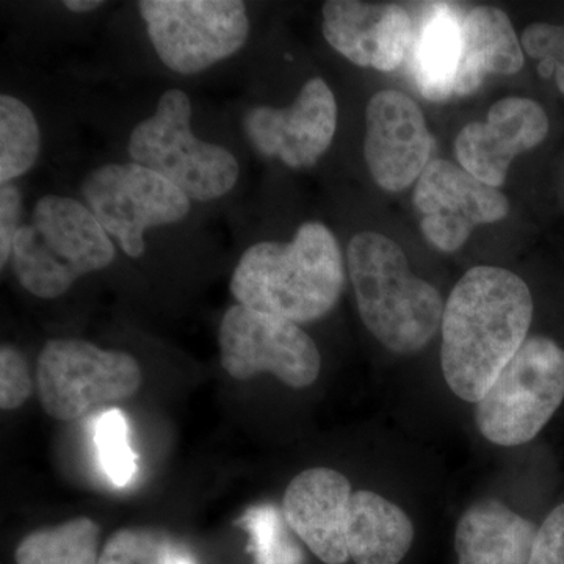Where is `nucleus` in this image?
<instances>
[{"instance_id": "f257e3e1", "label": "nucleus", "mask_w": 564, "mask_h": 564, "mask_svg": "<svg viewBox=\"0 0 564 564\" xmlns=\"http://www.w3.org/2000/svg\"><path fill=\"white\" fill-rule=\"evenodd\" d=\"M529 285L502 267L478 265L456 282L444 306L441 366L445 383L477 403L527 340L533 321Z\"/></svg>"}, {"instance_id": "f03ea898", "label": "nucleus", "mask_w": 564, "mask_h": 564, "mask_svg": "<svg viewBox=\"0 0 564 564\" xmlns=\"http://www.w3.org/2000/svg\"><path fill=\"white\" fill-rule=\"evenodd\" d=\"M344 285V254L336 236L323 223L307 221L291 242L248 248L229 288L242 306L300 325L332 313Z\"/></svg>"}, {"instance_id": "7ed1b4c3", "label": "nucleus", "mask_w": 564, "mask_h": 564, "mask_svg": "<svg viewBox=\"0 0 564 564\" xmlns=\"http://www.w3.org/2000/svg\"><path fill=\"white\" fill-rule=\"evenodd\" d=\"M347 269L362 323L375 339L399 355L423 350L443 325L444 300L411 272L399 243L380 232L352 236Z\"/></svg>"}, {"instance_id": "20e7f679", "label": "nucleus", "mask_w": 564, "mask_h": 564, "mask_svg": "<svg viewBox=\"0 0 564 564\" xmlns=\"http://www.w3.org/2000/svg\"><path fill=\"white\" fill-rule=\"evenodd\" d=\"M117 258L113 240L79 199L41 196L14 239L11 267L21 288L54 300Z\"/></svg>"}, {"instance_id": "39448f33", "label": "nucleus", "mask_w": 564, "mask_h": 564, "mask_svg": "<svg viewBox=\"0 0 564 564\" xmlns=\"http://www.w3.org/2000/svg\"><path fill=\"white\" fill-rule=\"evenodd\" d=\"M192 99L180 88L159 98L154 113L129 137L131 162L172 182L191 199L215 202L236 187L240 165L220 144L199 140L192 131Z\"/></svg>"}, {"instance_id": "423d86ee", "label": "nucleus", "mask_w": 564, "mask_h": 564, "mask_svg": "<svg viewBox=\"0 0 564 564\" xmlns=\"http://www.w3.org/2000/svg\"><path fill=\"white\" fill-rule=\"evenodd\" d=\"M564 400V348L545 336L527 337L477 402L475 421L489 443L516 447L532 441Z\"/></svg>"}, {"instance_id": "0eeeda50", "label": "nucleus", "mask_w": 564, "mask_h": 564, "mask_svg": "<svg viewBox=\"0 0 564 564\" xmlns=\"http://www.w3.org/2000/svg\"><path fill=\"white\" fill-rule=\"evenodd\" d=\"M143 383L140 364L124 351L102 350L84 339H51L36 364L44 413L79 421L107 403L131 399Z\"/></svg>"}, {"instance_id": "6e6552de", "label": "nucleus", "mask_w": 564, "mask_h": 564, "mask_svg": "<svg viewBox=\"0 0 564 564\" xmlns=\"http://www.w3.org/2000/svg\"><path fill=\"white\" fill-rule=\"evenodd\" d=\"M137 6L155 54L182 76L232 57L250 36L240 0H141Z\"/></svg>"}, {"instance_id": "1a4fd4ad", "label": "nucleus", "mask_w": 564, "mask_h": 564, "mask_svg": "<svg viewBox=\"0 0 564 564\" xmlns=\"http://www.w3.org/2000/svg\"><path fill=\"white\" fill-rule=\"evenodd\" d=\"M80 193L111 240L133 259L147 250L144 237L151 228L176 225L192 210V199L176 185L133 162L93 170Z\"/></svg>"}, {"instance_id": "9d476101", "label": "nucleus", "mask_w": 564, "mask_h": 564, "mask_svg": "<svg viewBox=\"0 0 564 564\" xmlns=\"http://www.w3.org/2000/svg\"><path fill=\"white\" fill-rule=\"evenodd\" d=\"M218 345L223 369L236 380L270 373L293 389H303L321 373V351L300 325L239 303L223 315Z\"/></svg>"}, {"instance_id": "9b49d317", "label": "nucleus", "mask_w": 564, "mask_h": 564, "mask_svg": "<svg viewBox=\"0 0 564 564\" xmlns=\"http://www.w3.org/2000/svg\"><path fill=\"white\" fill-rule=\"evenodd\" d=\"M413 203L426 242L443 252L459 250L475 228L502 221L510 202L462 165L434 159L415 182Z\"/></svg>"}, {"instance_id": "f8f14e48", "label": "nucleus", "mask_w": 564, "mask_h": 564, "mask_svg": "<svg viewBox=\"0 0 564 564\" xmlns=\"http://www.w3.org/2000/svg\"><path fill=\"white\" fill-rule=\"evenodd\" d=\"M243 129L263 158L278 159L293 170L311 169L336 135V96L322 77H314L291 107H251L245 113Z\"/></svg>"}, {"instance_id": "ddd939ff", "label": "nucleus", "mask_w": 564, "mask_h": 564, "mask_svg": "<svg viewBox=\"0 0 564 564\" xmlns=\"http://www.w3.org/2000/svg\"><path fill=\"white\" fill-rule=\"evenodd\" d=\"M433 135L421 107L402 91H378L366 107L364 158L370 176L386 192L415 184L432 162Z\"/></svg>"}, {"instance_id": "4468645a", "label": "nucleus", "mask_w": 564, "mask_h": 564, "mask_svg": "<svg viewBox=\"0 0 564 564\" xmlns=\"http://www.w3.org/2000/svg\"><path fill=\"white\" fill-rule=\"evenodd\" d=\"M322 18L329 46L361 68L397 69L414 44V22L400 3L328 0Z\"/></svg>"}, {"instance_id": "2eb2a0df", "label": "nucleus", "mask_w": 564, "mask_h": 564, "mask_svg": "<svg viewBox=\"0 0 564 564\" xmlns=\"http://www.w3.org/2000/svg\"><path fill=\"white\" fill-rule=\"evenodd\" d=\"M543 107L530 98L507 96L484 121L464 126L455 139L458 165L485 184L500 188L518 155L540 147L549 133Z\"/></svg>"}, {"instance_id": "dca6fc26", "label": "nucleus", "mask_w": 564, "mask_h": 564, "mask_svg": "<svg viewBox=\"0 0 564 564\" xmlns=\"http://www.w3.org/2000/svg\"><path fill=\"white\" fill-rule=\"evenodd\" d=\"M352 492L348 478L328 467L304 470L285 489V521L323 563L350 562L345 533Z\"/></svg>"}, {"instance_id": "f3484780", "label": "nucleus", "mask_w": 564, "mask_h": 564, "mask_svg": "<svg viewBox=\"0 0 564 564\" xmlns=\"http://www.w3.org/2000/svg\"><path fill=\"white\" fill-rule=\"evenodd\" d=\"M538 529L499 500H480L456 525L458 563L530 564Z\"/></svg>"}, {"instance_id": "a211bd4d", "label": "nucleus", "mask_w": 564, "mask_h": 564, "mask_svg": "<svg viewBox=\"0 0 564 564\" xmlns=\"http://www.w3.org/2000/svg\"><path fill=\"white\" fill-rule=\"evenodd\" d=\"M525 63L510 18L497 7H474L463 14V57L455 96L474 95L489 74L513 76Z\"/></svg>"}, {"instance_id": "6ab92c4d", "label": "nucleus", "mask_w": 564, "mask_h": 564, "mask_svg": "<svg viewBox=\"0 0 564 564\" xmlns=\"http://www.w3.org/2000/svg\"><path fill=\"white\" fill-rule=\"evenodd\" d=\"M463 57V14L452 3H430L415 32L413 74L423 98L433 102L455 96Z\"/></svg>"}, {"instance_id": "aec40b11", "label": "nucleus", "mask_w": 564, "mask_h": 564, "mask_svg": "<svg viewBox=\"0 0 564 564\" xmlns=\"http://www.w3.org/2000/svg\"><path fill=\"white\" fill-rule=\"evenodd\" d=\"M345 540L356 564H399L413 544L414 525L402 508L380 494L355 491Z\"/></svg>"}, {"instance_id": "412c9836", "label": "nucleus", "mask_w": 564, "mask_h": 564, "mask_svg": "<svg viewBox=\"0 0 564 564\" xmlns=\"http://www.w3.org/2000/svg\"><path fill=\"white\" fill-rule=\"evenodd\" d=\"M101 530L90 518L29 533L17 549V564H98Z\"/></svg>"}, {"instance_id": "4be33fe9", "label": "nucleus", "mask_w": 564, "mask_h": 564, "mask_svg": "<svg viewBox=\"0 0 564 564\" xmlns=\"http://www.w3.org/2000/svg\"><path fill=\"white\" fill-rule=\"evenodd\" d=\"M41 154V129L35 115L17 96H0V185L31 172Z\"/></svg>"}, {"instance_id": "5701e85b", "label": "nucleus", "mask_w": 564, "mask_h": 564, "mask_svg": "<svg viewBox=\"0 0 564 564\" xmlns=\"http://www.w3.org/2000/svg\"><path fill=\"white\" fill-rule=\"evenodd\" d=\"M242 524L250 533L256 563L302 564V551L293 541L282 510L273 505H259L243 516Z\"/></svg>"}, {"instance_id": "b1692460", "label": "nucleus", "mask_w": 564, "mask_h": 564, "mask_svg": "<svg viewBox=\"0 0 564 564\" xmlns=\"http://www.w3.org/2000/svg\"><path fill=\"white\" fill-rule=\"evenodd\" d=\"M180 545L151 527H128L111 534L98 564H174Z\"/></svg>"}, {"instance_id": "393cba45", "label": "nucleus", "mask_w": 564, "mask_h": 564, "mask_svg": "<svg viewBox=\"0 0 564 564\" xmlns=\"http://www.w3.org/2000/svg\"><path fill=\"white\" fill-rule=\"evenodd\" d=\"M99 464L115 486H128L137 474V455L129 444V426L117 410L106 411L93 426Z\"/></svg>"}, {"instance_id": "a878e982", "label": "nucleus", "mask_w": 564, "mask_h": 564, "mask_svg": "<svg viewBox=\"0 0 564 564\" xmlns=\"http://www.w3.org/2000/svg\"><path fill=\"white\" fill-rule=\"evenodd\" d=\"M522 50L540 61L538 73L543 79L555 77L556 87L564 95V25L533 22L522 33Z\"/></svg>"}, {"instance_id": "bb28decb", "label": "nucleus", "mask_w": 564, "mask_h": 564, "mask_svg": "<svg viewBox=\"0 0 564 564\" xmlns=\"http://www.w3.org/2000/svg\"><path fill=\"white\" fill-rule=\"evenodd\" d=\"M33 381L28 359L13 345L0 348V408L18 410L31 399Z\"/></svg>"}, {"instance_id": "cd10ccee", "label": "nucleus", "mask_w": 564, "mask_h": 564, "mask_svg": "<svg viewBox=\"0 0 564 564\" xmlns=\"http://www.w3.org/2000/svg\"><path fill=\"white\" fill-rule=\"evenodd\" d=\"M24 225L22 221V193L18 185H0V267L6 269L13 251L14 239Z\"/></svg>"}, {"instance_id": "c85d7f7f", "label": "nucleus", "mask_w": 564, "mask_h": 564, "mask_svg": "<svg viewBox=\"0 0 564 564\" xmlns=\"http://www.w3.org/2000/svg\"><path fill=\"white\" fill-rule=\"evenodd\" d=\"M530 564H564V503L538 529Z\"/></svg>"}, {"instance_id": "c756f323", "label": "nucleus", "mask_w": 564, "mask_h": 564, "mask_svg": "<svg viewBox=\"0 0 564 564\" xmlns=\"http://www.w3.org/2000/svg\"><path fill=\"white\" fill-rule=\"evenodd\" d=\"M63 6H65L66 10L73 11V13L84 14L102 9L106 2L104 0H66V2H63Z\"/></svg>"}, {"instance_id": "7c9ffc66", "label": "nucleus", "mask_w": 564, "mask_h": 564, "mask_svg": "<svg viewBox=\"0 0 564 564\" xmlns=\"http://www.w3.org/2000/svg\"><path fill=\"white\" fill-rule=\"evenodd\" d=\"M174 564H195V560L192 558V555L188 554L187 551L180 549L176 560H174Z\"/></svg>"}]
</instances>
